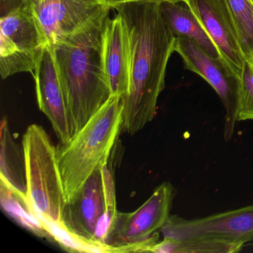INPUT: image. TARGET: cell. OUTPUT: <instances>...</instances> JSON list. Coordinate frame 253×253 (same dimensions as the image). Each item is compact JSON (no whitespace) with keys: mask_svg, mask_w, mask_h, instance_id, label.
Listing matches in <instances>:
<instances>
[{"mask_svg":"<svg viewBox=\"0 0 253 253\" xmlns=\"http://www.w3.org/2000/svg\"><path fill=\"white\" fill-rule=\"evenodd\" d=\"M114 9L122 19L129 38L131 73L129 91L123 98V128L132 135L156 115L176 37L161 14L159 2H126Z\"/></svg>","mask_w":253,"mask_h":253,"instance_id":"obj_1","label":"cell"},{"mask_svg":"<svg viewBox=\"0 0 253 253\" xmlns=\"http://www.w3.org/2000/svg\"><path fill=\"white\" fill-rule=\"evenodd\" d=\"M109 15L50 45L75 134L112 97L103 42Z\"/></svg>","mask_w":253,"mask_h":253,"instance_id":"obj_2","label":"cell"},{"mask_svg":"<svg viewBox=\"0 0 253 253\" xmlns=\"http://www.w3.org/2000/svg\"><path fill=\"white\" fill-rule=\"evenodd\" d=\"M123 122V98L112 95L82 129L57 148L66 201L73 198L98 167L109 161Z\"/></svg>","mask_w":253,"mask_h":253,"instance_id":"obj_3","label":"cell"},{"mask_svg":"<svg viewBox=\"0 0 253 253\" xmlns=\"http://www.w3.org/2000/svg\"><path fill=\"white\" fill-rule=\"evenodd\" d=\"M113 152L82 187L66 201L62 223L69 232L87 244L110 253L106 238L118 210L114 177Z\"/></svg>","mask_w":253,"mask_h":253,"instance_id":"obj_4","label":"cell"},{"mask_svg":"<svg viewBox=\"0 0 253 253\" xmlns=\"http://www.w3.org/2000/svg\"><path fill=\"white\" fill-rule=\"evenodd\" d=\"M27 195L41 217L62 223L66 203L57 148L43 128L32 124L23 134Z\"/></svg>","mask_w":253,"mask_h":253,"instance_id":"obj_5","label":"cell"},{"mask_svg":"<svg viewBox=\"0 0 253 253\" xmlns=\"http://www.w3.org/2000/svg\"><path fill=\"white\" fill-rule=\"evenodd\" d=\"M174 186L164 182L136 211H118L106 238L110 253H148L159 242V232L169 217Z\"/></svg>","mask_w":253,"mask_h":253,"instance_id":"obj_6","label":"cell"},{"mask_svg":"<svg viewBox=\"0 0 253 253\" xmlns=\"http://www.w3.org/2000/svg\"><path fill=\"white\" fill-rule=\"evenodd\" d=\"M48 45L32 8H18L0 17L2 79L22 72H33Z\"/></svg>","mask_w":253,"mask_h":253,"instance_id":"obj_7","label":"cell"},{"mask_svg":"<svg viewBox=\"0 0 253 253\" xmlns=\"http://www.w3.org/2000/svg\"><path fill=\"white\" fill-rule=\"evenodd\" d=\"M161 232L174 239L202 238L244 247L253 241V205L199 218L169 215Z\"/></svg>","mask_w":253,"mask_h":253,"instance_id":"obj_8","label":"cell"},{"mask_svg":"<svg viewBox=\"0 0 253 253\" xmlns=\"http://www.w3.org/2000/svg\"><path fill=\"white\" fill-rule=\"evenodd\" d=\"M174 51L183 59L185 68L202 77L216 91L223 103L224 138H232L237 122L239 105L240 81L221 59L207 54L195 41L186 37L176 38Z\"/></svg>","mask_w":253,"mask_h":253,"instance_id":"obj_9","label":"cell"},{"mask_svg":"<svg viewBox=\"0 0 253 253\" xmlns=\"http://www.w3.org/2000/svg\"><path fill=\"white\" fill-rule=\"evenodd\" d=\"M32 9L53 45L109 16L112 8L97 0H47Z\"/></svg>","mask_w":253,"mask_h":253,"instance_id":"obj_10","label":"cell"},{"mask_svg":"<svg viewBox=\"0 0 253 253\" xmlns=\"http://www.w3.org/2000/svg\"><path fill=\"white\" fill-rule=\"evenodd\" d=\"M214 42L220 58L240 81L246 60L228 0H183Z\"/></svg>","mask_w":253,"mask_h":253,"instance_id":"obj_11","label":"cell"},{"mask_svg":"<svg viewBox=\"0 0 253 253\" xmlns=\"http://www.w3.org/2000/svg\"><path fill=\"white\" fill-rule=\"evenodd\" d=\"M32 73L40 109L51 122L60 144L67 143L75 132L50 45Z\"/></svg>","mask_w":253,"mask_h":253,"instance_id":"obj_12","label":"cell"},{"mask_svg":"<svg viewBox=\"0 0 253 253\" xmlns=\"http://www.w3.org/2000/svg\"><path fill=\"white\" fill-rule=\"evenodd\" d=\"M103 60L112 96L124 98L129 91L131 48L125 25L118 14L106 24Z\"/></svg>","mask_w":253,"mask_h":253,"instance_id":"obj_13","label":"cell"},{"mask_svg":"<svg viewBox=\"0 0 253 253\" xmlns=\"http://www.w3.org/2000/svg\"><path fill=\"white\" fill-rule=\"evenodd\" d=\"M160 10L176 38L186 37L195 41L211 57L221 59L214 42L183 0L161 2Z\"/></svg>","mask_w":253,"mask_h":253,"instance_id":"obj_14","label":"cell"},{"mask_svg":"<svg viewBox=\"0 0 253 253\" xmlns=\"http://www.w3.org/2000/svg\"><path fill=\"white\" fill-rule=\"evenodd\" d=\"M0 202L4 211L20 226L40 238L53 241L52 235L26 194L0 181Z\"/></svg>","mask_w":253,"mask_h":253,"instance_id":"obj_15","label":"cell"},{"mask_svg":"<svg viewBox=\"0 0 253 253\" xmlns=\"http://www.w3.org/2000/svg\"><path fill=\"white\" fill-rule=\"evenodd\" d=\"M0 130L1 182L27 195L24 152L21 153L17 143L13 140L6 118H2Z\"/></svg>","mask_w":253,"mask_h":253,"instance_id":"obj_16","label":"cell"},{"mask_svg":"<svg viewBox=\"0 0 253 253\" xmlns=\"http://www.w3.org/2000/svg\"><path fill=\"white\" fill-rule=\"evenodd\" d=\"M243 246L215 240L187 238L177 240L166 238L153 246L149 253H235Z\"/></svg>","mask_w":253,"mask_h":253,"instance_id":"obj_17","label":"cell"},{"mask_svg":"<svg viewBox=\"0 0 253 253\" xmlns=\"http://www.w3.org/2000/svg\"><path fill=\"white\" fill-rule=\"evenodd\" d=\"M236 26L241 51L253 67V5L250 0H228Z\"/></svg>","mask_w":253,"mask_h":253,"instance_id":"obj_18","label":"cell"},{"mask_svg":"<svg viewBox=\"0 0 253 253\" xmlns=\"http://www.w3.org/2000/svg\"><path fill=\"white\" fill-rule=\"evenodd\" d=\"M253 121V67L246 62L240 80L237 121Z\"/></svg>","mask_w":253,"mask_h":253,"instance_id":"obj_19","label":"cell"},{"mask_svg":"<svg viewBox=\"0 0 253 253\" xmlns=\"http://www.w3.org/2000/svg\"><path fill=\"white\" fill-rule=\"evenodd\" d=\"M45 1L47 0H0V14L2 17L18 8H32Z\"/></svg>","mask_w":253,"mask_h":253,"instance_id":"obj_20","label":"cell"},{"mask_svg":"<svg viewBox=\"0 0 253 253\" xmlns=\"http://www.w3.org/2000/svg\"><path fill=\"white\" fill-rule=\"evenodd\" d=\"M100 3L109 7V8L114 9L117 5H121L123 3H126V2H174L180 1V0H97Z\"/></svg>","mask_w":253,"mask_h":253,"instance_id":"obj_21","label":"cell"},{"mask_svg":"<svg viewBox=\"0 0 253 253\" xmlns=\"http://www.w3.org/2000/svg\"><path fill=\"white\" fill-rule=\"evenodd\" d=\"M250 1H251L252 3H253V0H250Z\"/></svg>","mask_w":253,"mask_h":253,"instance_id":"obj_22","label":"cell"},{"mask_svg":"<svg viewBox=\"0 0 253 253\" xmlns=\"http://www.w3.org/2000/svg\"></svg>","mask_w":253,"mask_h":253,"instance_id":"obj_23","label":"cell"}]
</instances>
